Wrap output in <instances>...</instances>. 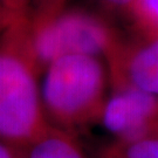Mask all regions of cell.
Here are the masks:
<instances>
[{
    "label": "cell",
    "instance_id": "3",
    "mask_svg": "<svg viewBox=\"0 0 158 158\" xmlns=\"http://www.w3.org/2000/svg\"><path fill=\"white\" fill-rule=\"evenodd\" d=\"M48 127L38 69L17 46L0 39V141L23 148Z\"/></svg>",
    "mask_w": 158,
    "mask_h": 158
},
{
    "label": "cell",
    "instance_id": "10",
    "mask_svg": "<svg viewBox=\"0 0 158 158\" xmlns=\"http://www.w3.org/2000/svg\"><path fill=\"white\" fill-rule=\"evenodd\" d=\"M103 7L104 11L109 12H121L128 13L131 5L135 2V0H96Z\"/></svg>",
    "mask_w": 158,
    "mask_h": 158
},
{
    "label": "cell",
    "instance_id": "7",
    "mask_svg": "<svg viewBox=\"0 0 158 158\" xmlns=\"http://www.w3.org/2000/svg\"><path fill=\"white\" fill-rule=\"evenodd\" d=\"M97 158H158V137L135 142L115 141L103 148Z\"/></svg>",
    "mask_w": 158,
    "mask_h": 158
},
{
    "label": "cell",
    "instance_id": "2",
    "mask_svg": "<svg viewBox=\"0 0 158 158\" xmlns=\"http://www.w3.org/2000/svg\"><path fill=\"white\" fill-rule=\"evenodd\" d=\"M40 77L41 100L49 124L75 134L100 123L110 85L104 59L91 55L60 57Z\"/></svg>",
    "mask_w": 158,
    "mask_h": 158
},
{
    "label": "cell",
    "instance_id": "11",
    "mask_svg": "<svg viewBox=\"0 0 158 158\" xmlns=\"http://www.w3.org/2000/svg\"><path fill=\"white\" fill-rule=\"evenodd\" d=\"M68 0H33L34 13L56 11L67 6Z\"/></svg>",
    "mask_w": 158,
    "mask_h": 158
},
{
    "label": "cell",
    "instance_id": "9",
    "mask_svg": "<svg viewBox=\"0 0 158 158\" xmlns=\"http://www.w3.org/2000/svg\"><path fill=\"white\" fill-rule=\"evenodd\" d=\"M127 14L144 38H158V0H135Z\"/></svg>",
    "mask_w": 158,
    "mask_h": 158
},
{
    "label": "cell",
    "instance_id": "1",
    "mask_svg": "<svg viewBox=\"0 0 158 158\" xmlns=\"http://www.w3.org/2000/svg\"><path fill=\"white\" fill-rule=\"evenodd\" d=\"M0 39L17 46L40 75L52 62L68 55H91L107 60L123 41L101 13L69 6L33 13L25 26L0 35Z\"/></svg>",
    "mask_w": 158,
    "mask_h": 158
},
{
    "label": "cell",
    "instance_id": "12",
    "mask_svg": "<svg viewBox=\"0 0 158 158\" xmlns=\"http://www.w3.org/2000/svg\"><path fill=\"white\" fill-rule=\"evenodd\" d=\"M0 158H23V148L0 141Z\"/></svg>",
    "mask_w": 158,
    "mask_h": 158
},
{
    "label": "cell",
    "instance_id": "4",
    "mask_svg": "<svg viewBox=\"0 0 158 158\" xmlns=\"http://www.w3.org/2000/svg\"><path fill=\"white\" fill-rule=\"evenodd\" d=\"M100 123L115 141L158 137V96L134 88H111Z\"/></svg>",
    "mask_w": 158,
    "mask_h": 158
},
{
    "label": "cell",
    "instance_id": "5",
    "mask_svg": "<svg viewBox=\"0 0 158 158\" xmlns=\"http://www.w3.org/2000/svg\"><path fill=\"white\" fill-rule=\"evenodd\" d=\"M111 88H134L158 96V38L124 40L106 60Z\"/></svg>",
    "mask_w": 158,
    "mask_h": 158
},
{
    "label": "cell",
    "instance_id": "6",
    "mask_svg": "<svg viewBox=\"0 0 158 158\" xmlns=\"http://www.w3.org/2000/svg\"><path fill=\"white\" fill-rule=\"evenodd\" d=\"M23 158H89L74 132L49 124L23 148Z\"/></svg>",
    "mask_w": 158,
    "mask_h": 158
},
{
    "label": "cell",
    "instance_id": "8",
    "mask_svg": "<svg viewBox=\"0 0 158 158\" xmlns=\"http://www.w3.org/2000/svg\"><path fill=\"white\" fill-rule=\"evenodd\" d=\"M33 13V0H0V35L21 28Z\"/></svg>",
    "mask_w": 158,
    "mask_h": 158
}]
</instances>
